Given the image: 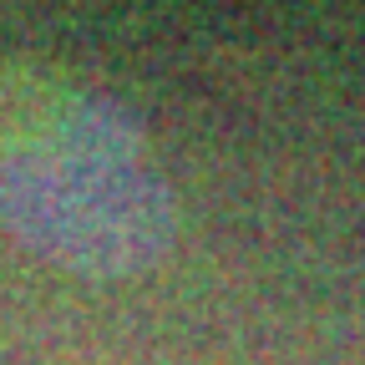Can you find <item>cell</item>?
<instances>
[{
  "instance_id": "1",
  "label": "cell",
  "mask_w": 365,
  "mask_h": 365,
  "mask_svg": "<svg viewBox=\"0 0 365 365\" xmlns=\"http://www.w3.org/2000/svg\"><path fill=\"white\" fill-rule=\"evenodd\" d=\"M0 213L36 254L102 279L158 264L173 244V193L137 117L112 97L81 102L0 168Z\"/></svg>"
}]
</instances>
